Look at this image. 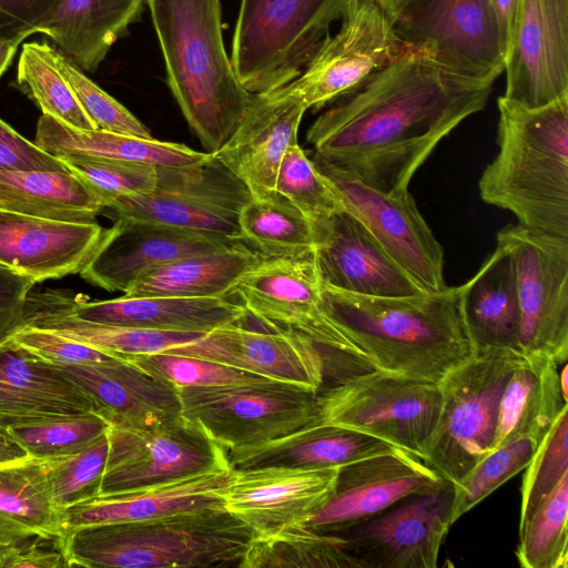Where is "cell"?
Listing matches in <instances>:
<instances>
[{
	"mask_svg": "<svg viewBox=\"0 0 568 568\" xmlns=\"http://www.w3.org/2000/svg\"><path fill=\"white\" fill-rule=\"evenodd\" d=\"M495 81L410 50L314 121L312 161L382 192L407 191L437 144L486 106Z\"/></svg>",
	"mask_w": 568,
	"mask_h": 568,
	"instance_id": "1",
	"label": "cell"
},
{
	"mask_svg": "<svg viewBox=\"0 0 568 568\" xmlns=\"http://www.w3.org/2000/svg\"><path fill=\"white\" fill-rule=\"evenodd\" d=\"M321 308L379 372L438 384L477 353L464 317L462 285L368 296L322 284Z\"/></svg>",
	"mask_w": 568,
	"mask_h": 568,
	"instance_id": "2",
	"label": "cell"
},
{
	"mask_svg": "<svg viewBox=\"0 0 568 568\" xmlns=\"http://www.w3.org/2000/svg\"><path fill=\"white\" fill-rule=\"evenodd\" d=\"M498 153L479 179L481 200L518 224L568 237V97L528 109L498 99Z\"/></svg>",
	"mask_w": 568,
	"mask_h": 568,
	"instance_id": "3",
	"label": "cell"
},
{
	"mask_svg": "<svg viewBox=\"0 0 568 568\" xmlns=\"http://www.w3.org/2000/svg\"><path fill=\"white\" fill-rule=\"evenodd\" d=\"M168 83L206 153L235 131L254 94L240 83L222 40L220 0H146Z\"/></svg>",
	"mask_w": 568,
	"mask_h": 568,
	"instance_id": "4",
	"label": "cell"
},
{
	"mask_svg": "<svg viewBox=\"0 0 568 568\" xmlns=\"http://www.w3.org/2000/svg\"><path fill=\"white\" fill-rule=\"evenodd\" d=\"M255 538L224 507L85 526L62 538L68 567H239Z\"/></svg>",
	"mask_w": 568,
	"mask_h": 568,
	"instance_id": "5",
	"label": "cell"
},
{
	"mask_svg": "<svg viewBox=\"0 0 568 568\" xmlns=\"http://www.w3.org/2000/svg\"><path fill=\"white\" fill-rule=\"evenodd\" d=\"M352 0H241L231 62L252 94L297 78Z\"/></svg>",
	"mask_w": 568,
	"mask_h": 568,
	"instance_id": "6",
	"label": "cell"
},
{
	"mask_svg": "<svg viewBox=\"0 0 568 568\" xmlns=\"http://www.w3.org/2000/svg\"><path fill=\"white\" fill-rule=\"evenodd\" d=\"M521 357L511 348L478 351L439 383L442 406L420 460L457 483L491 450L504 388Z\"/></svg>",
	"mask_w": 568,
	"mask_h": 568,
	"instance_id": "7",
	"label": "cell"
},
{
	"mask_svg": "<svg viewBox=\"0 0 568 568\" xmlns=\"http://www.w3.org/2000/svg\"><path fill=\"white\" fill-rule=\"evenodd\" d=\"M318 392L264 377L179 388L182 416L226 452L260 445L322 422Z\"/></svg>",
	"mask_w": 568,
	"mask_h": 568,
	"instance_id": "8",
	"label": "cell"
},
{
	"mask_svg": "<svg viewBox=\"0 0 568 568\" xmlns=\"http://www.w3.org/2000/svg\"><path fill=\"white\" fill-rule=\"evenodd\" d=\"M321 419L347 427L422 458L437 423L438 384L376 369L354 373L318 392Z\"/></svg>",
	"mask_w": 568,
	"mask_h": 568,
	"instance_id": "9",
	"label": "cell"
},
{
	"mask_svg": "<svg viewBox=\"0 0 568 568\" xmlns=\"http://www.w3.org/2000/svg\"><path fill=\"white\" fill-rule=\"evenodd\" d=\"M341 27L328 36L301 74L282 87L320 109L357 90L408 48L378 0H352Z\"/></svg>",
	"mask_w": 568,
	"mask_h": 568,
	"instance_id": "10",
	"label": "cell"
},
{
	"mask_svg": "<svg viewBox=\"0 0 568 568\" xmlns=\"http://www.w3.org/2000/svg\"><path fill=\"white\" fill-rule=\"evenodd\" d=\"M234 293L262 323L296 329L326 354L373 369L365 354L322 312V282L314 250L295 256L262 257L240 277Z\"/></svg>",
	"mask_w": 568,
	"mask_h": 568,
	"instance_id": "11",
	"label": "cell"
},
{
	"mask_svg": "<svg viewBox=\"0 0 568 568\" xmlns=\"http://www.w3.org/2000/svg\"><path fill=\"white\" fill-rule=\"evenodd\" d=\"M497 243L511 254L520 310L519 351L568 358V237L508 224Z\"/></svg>",
	"mask_w": 568,
	"mask_h": 568,
	"instance_id": "12",
	"label": "cell"
},
{
	"mask_svg": "<svg viewBox=\"0 0 568 568\" xmlns=\"http://www.w3.org/2000/svg\"><path fill=\"white\" fill-rule=\"evenodd\" d=\"M230 468L226 450L183 416L145 430L111 426L100 495L131 493Z\"/></svg>",
	"mask_w": 568,
	"mask_h": 568,
	"instance_id": "13",
	"label": "cell"
},
{
	"mask_svg": "<svg viewBox=\"0 0 568 568\" xmlns=\"http://www.w3.org/2000/svg\"><path fill=\"white\" fill-rule=\"evenodd\" d=\"M394 26L408 48L453 72L493 80L504 72L505 49L488 0H408Z\"/></svg>",
	"mask_w": 568,
	"mask_h": 568,
	"instance_id": "14",
	"label": "cell"
},
{
	"mask_svg": "<svg viewBox=\"0 0 568 568\" xmlns=\"http://www.w3.org/2000/svg\"><path fill=\"white\" fill-rule=\"evenodd\" d=\"M315 168L334 191L343 209L367 229L423 292L438 293L447 288L443 247L408 190L382 192L338 171L321 165Z\"/></svg>",
	"mask_w": 568,
	"mask_h": 568,
	"instance_id": "15",
	"label": "cell"
},
{
	"mask_svg": "<svg viewBox=\"0 0 568 568\" xmlns=\"http://www.w3.org/2000/svg\"><path fill=\"white\" fill-rule=\"evenodd\" d=\"M447 483L419 458L396 448L341 466L329 498L298 526L341 535L404 499L437 491Z\"/></svg>",
	"mask_w": 568,
	"mask_h": 568,
	"instance_id": "16",
	"label": "cell"
},
{
	"mask_svg": "<svg viewBox=\"0 0 568 568\" xmlns=\"http://www.w3.org/2000/svg\"><path fill=\"white\" fill-rule=\"evenodd\" d=\"M453 484L342 532L355 568H434L452 521Z\"/></svg>",
	"mask_w": 568,
	"mask_h": 568,
	"instance_id": "17",
	"label": "cell"
},
{
	"mask_svg": "<svg viewBox=\"0 0 568 568\" xmlns=\"http://www.w3.org/2000/svg\"><path fill=\"white\" fill-rule=\"evenodd\" d=\"M504 98L528 109L568 97V0H518Z\"/></svg>",
	"mask_w": 568,
	"mask_h": 568,
	"instance_id": "18",
	"label": "cell"
},
{
	"mask_svg": "<svg viewBox=\"0 0 568 568\" xmlns=\"http://www.w3.org/2000/svg\"><path fill=\"white\" fill-rule=\"evenodd\" d=\"M165 353L200 357L316 390L324 382L325 352L306 335L292 328L263 332L234 323Z\"/></svg>",
	"mask_w": 568,
	"mask_h": 568,
	"instance_id": "19",
	"label": "cell"
},
{
	"mask_svg": "<svg viewBox=\"0 0 568 568\" xmlns=\"http://www.w3.org/2000/svg\"><path fill=\"white\" fill-rule=\"evenodd\" d=\"M338 468L233 470L220 496L227 511L245 523L255 537H264L302 525L317 511L333 493Z\"/></svg>",
	"mask_w": 568,
	"mask_h": 568,
	"instance_id": "20",
	"label": "cell"
},
{
	"mask_svg": "<svg viewBox=\"0 0 568 568\" xmlns=\"http://www.w3.org/2000/svg\"><path fill=\"white\" fill-rule=\"evenodd\" d=\"M237 243L241 242L119 217L104 230L80 275L108 292L125 293L141 274L153 267Z\"/></svg>",
	"mask_w": 568,
	"mask_h": 568,
	"instance_id": "21",
	"label": "cell"
},
{
	"mask_svg": "<svg viewBox=\"0 0 568 568\" xmlns=\"http://www.w3.org/2000/svg\"><path fill=\"white\" fill-rule=\"evenodd\" d=\"M312 229L323 285L368 296L424 293L346 210L333 212Z\"/></svg>",
	"mask_w": 568,
	"mask_h": 568,
	"instance_id": "22",
	"label": "cell"
},
{
	"mask_svg": "<svg viewBox=\"0 0 568 568\" xmlns=\"http://www.w3.org/2000/svg\"><path fill=\"white\" fill-rule=\"evenodd\" d=\"M306 110L301 99L282 88L254 94L235 131L213 155L244 182L252 197L272 195L285 152L298 143Z\"/></svg>",
	"mask_w": 568,
	"mask_h": 568,
	"instance_id": "23",
	"label": "cell"
},
{
	"mask_svg": "<svg viewBox=\"0 0 568 568\" xmlns=\"http://www.w3.org/2000/svg\"><path fill=\"white\" fill-rule=\"evenodd\" d=\"M99 414L83 387L14 344L0 341V426L28 427Z\"/></svg>",
	"mask_w": 568,
	"mask_h": 568,
	"instance_id": "24",
	"label": "cell"
},
{
	"mask_svg": "<svg viewBox=\"0 0 568 568\" xmlns=\"http://www.w3.org/2000/svg\"><path fill=\"white\" fill-rule=\"evenodd\" d=\"M103 232L97 222H59L0 209V265L36 283L77 274Z\"/></svg>",
	"mask_w": 568,
	"mask_h": 568,
	"instance_id": "25",
	"label": "cell"
},
{
	"mask_svg": "<svg viewBox=\"0 0 568 568\" xmlns=\"http://www.w3.org/2000/svg\"><path fill=\"white\" fill-rule=\"evenodd\" d=\"M58 368L85 389L111 426L145 430L182 417L179 388L130 361Z\"/></svg>",
	"mask_w": 568,
	"mask_h": 568,
	"instance_id": "26",
	"label": "cell"
},
{
	"mask_svg": "<svg viewBox=\"0 0 568 568\" xmlns=\"http://www.w3.org/2000/svg\"><path fill=\"white\" fill-rule=\"evenodd\" d=\"M71 312L79 318L164 332L209 333L240 323L247 311L226 297L126 296L90 302L65 291Z\"/></svg>",
	"mask_w": 568,
	"mask_h": 568,
	"instance_id": "27",
	"label": "cell"
},
{
	"mask_svg": "<svg viewBox=\"0 0 568 568\" xmlns=\"http://www.w3.org/2000/svg\"><path fill=\"white\" fill-rule=\"evenodd\" d=\"M232 474L230 468L131 493L95 496L63 510L64 531L224 507L220 490L230 481Z\"/></svg>",
	"mask_w": 568,
	"mask_h": 568,
	"instance_id": "28",
	"label": "cell"
},
{
	"mask_svg": "<svg viewBox=\"0 0 568 568\" xmlns=\"http://www.w3.org/2000/svg\"><path fill=\"white\" fill-rule=\"evenodd\" d=\"M394 449L396 447L364 433L318 422L266 443L226 453L233 470L270 466L323 469Z\"/></svg>",
	"mask_w": 568,
	"mask_h": 568,
	"instance_id": "29",
	"label": "cell"
},
{
	"mask_svg": "<svg viewBox=\"0 0 568 568\" xmlns=\"http://www.w3.org/2000/svg\"><path fill=\"white\" fill-rule=\"evenodd\" d=\"M463 312L477 352L519 351L520 310L517 275L510 252L501 244L462 285Z\"/></svg>",
	"mask_w": 568,
	"mask_h": 568,
	"instance_id": "30",
	"label": "cell"
},
{
	"mask_svg": "<svg viewBox=\"0 0 568 568\" xmlns=\"http://www.w3.org/2000/svg\"><path fill=\"white\" fill-rule=\"evenodd\" d=\"M143 0H61L37 27L84 71L94 72L136 21Z\"/></svg>",
	"mask_w": 568,
	"mask_h": 568,
	"instance_id": "31",
	"label": "cell"
},
{
	"mask_svg": "<svg viewBox=\"0 0 568 568\" xmlns=\"http://www.w3.org/2000/svg\"><path fill=\"white\" fill-rule=\"evenodd\" d=\"M566 405L559 364L546 354L521 353L500 398L491 449L524 437L540 443Z\"/></svg>",
	"mask_w": 568,
	"mask_h": 568,
	"instance_id": "32",
	"label": "cell"
},
{
	"mask_svg": "<svg viewBox=\"0 0 568 568\" xmlns=\"http://www.w3.org/2000/svg\"><path fill=\"white\" fill-rule=\"evenodd\" d=\"M34 143L58 159H105L154 166L192 164L210 154L154 138L78 129L48 114H42L38 121Z\"/></svg>",
	"mask_w": 568,
	"mask_h": 568,
	"instance_id": "33",
	"label": "cell"
},
{
	"mask_svg": "<svg viewBox=\"0 0 568 568\" xmlns=\"http://www.w3.org/2000/svg\"><path fill=\"white\" fill-rule=\"evenodd\" d=\"M57 458L30 456L0 467V542L64 537L63 510L50 478Z\"/></svg>",
	"mask_w": 568,
	"mask_h": 568,
	"instance_id": "34",
	"label": "cell"
},
{
	"mask_svg": "<svg viewBox=\"0 0 568 568\" xmlns=\"http://www.w3.org/2000/svg\"><path fill=\"white\" fill-rule=\"evenodd\" d=\"M262 256L241 242L227 248L182 257L141 274L123 295L226 297Z\"/></svg>",
	"mask_w": 568,
	"mask_h": 568,
	"instance_id": "35",
	"label": "cell"
},
{
	"mask_svg": "<svg viewBox=\"0 0 568 568\" xmlns=\"http://www.w3.org/2000/svg\"><path fill=\"white\" fill-rule=\"evenodd\" d=\"M0 209L59 222L92 223L104 206L69 171L0 170Z\"/></svg>",
	"mask_w": 568,
	"mask_h": 568,
	"instance_id": "36",
	"label": "cell"
},
{
	"mask_svg": "<svg viewBox=\"0 0 568 568\" xmlns=\"http://www.w3.org/2000/svg\"><path fill=\"white\" fill-rule=\"evenodd\" d=\"M241 239L262 257L295 256L314 250L310 221L277 192L252 197L239 212Z\"/></svg>",
	"mask_w": 568,
	"mask_h": 568,
	"instance_id": "37",
	"label": "cell"
},
{
	"mask_svg": "<svg viewBox=\"0 0 568 568\" xmlns=\"http://www.w3.org/2000/svg\"><path fill=\"white\" fill-rule=\"evenodd\" d=\"M355 568L346 539L293 526L255 537L240 568Z\"/></svg>",
	"mask_w": 568,
	"mask_h": 568,
	"instance_id": "38",
	"label": "cell"
},
{
	"mask_svg": "<svg viewBox=\"0 0 568 568\" xmlns=\"http://www.w3.org/2000/svg\"><path fill=\"white\" fill-rule=\"evenodd\" d=\"M119 219L159 224L243 242L239 214L220 211L173 194L152 191L123 195L105 207Z\"/></svg>",
	"mask_w": 568,
	"mask_h": 568,
	"instance_id": "39",
	"label": "cell"
},
{
	"mask_svg": "<svg viewBox=\"0 0 568 568\" xmlns=\"http://www.w3.org/2000/svg\"><path fill=\"white\" fill-rule=\"evenodd\" d=\"M154 191L235 214L252 199L244 182L213 154L192 164L156 166Z\"/></svg>",
	"mask_w": 568,
	"mask_h": 568,
	"instance_id": "40",
	"label": "cell"
},
{
	"mask_svg": "<svg viewBox=\"0 0 568 568\" xmlns=\"http://www.w3.org/2000/svg\"><path fill=\"white\" fill-rule=\"evenodd\" d=\"M54 51L47 42L23 43L17 67L19 87L37 102L42 114L78 129L94 130L60 72Z\"/></svg>",
	"mask_w": 568,
	"mask_h": 568,
	"instance_id": "41",
	"label": "cell"
},
{
	"mask_svg": "<svg viewBox=\"0 0 568 568\" xmlns=\"http://www.w3.org/2000/svg\"><path fill=\"white\" fill-rule=\"evenodd\" d=\"M568 473L519 527L516 550L524 568L568 567Z\"/></svg>",
	"mask_w": 568,
	"mask_h": 568,
	"instance_id": "42",
	"label": "cell"
},
{
	"mask_svg": "<svg viewBox=\"0 0 568 568\" xmlns=\"http://www.w3.org/2000/svg\"><path fill=\"white\" fill-rule=\"evenodd\" d=\"M539 442L519 438L491 449L453 484V525L504 483L527 467Z\"/></svg>",
	"mask_w": 568,
	"mask_h": 568,
	"instance_id": "43",
	"label": "cell"
},
{
	"mask_svg": "<svg viewBox=\"0 0 568 568\" xmlns=\"http://www.w3.org/2000/svg\"><path fill=\"white\" fill-rule=\"evenodd\" d=\"M568 473V405H566L539 443L526 467L520 487L521 527Z\"/></svg>",
	"mask_w": 568,
	"mask_h": 568,
	"instance_id": "44",
	"label": "cell"
},
{
	"mask_svg": "<svg viewBox=\"0 0 568 568\" xmlns=\"http://www.w3.org/2000/svg\"><path fill=\"white\" fill-rule=\"evenodd\" d=\"M275 191L297 207L311 225L343 209L334 191L298 143L290 146L283 156Z\"/></svg>",
	"mask_w": 568,
	"mask_h": 568,
	"instance_id": "45",
	"label": "cell"
},
{
	"mask_svg": "<svg viewBox=\"0 0 568 568\" xmlns=\"http://www.w3.org/2000/svg\"><path fill=\"white\" fill-rule=\"evenodd\" d=\"M69 172L77 176L103 204L123 195L154 191L156 166L105 159L61 158Z\"/></svg>",
	"mask_w": 568,
	"mask_h": 568,
	"instance_id": "46",
	"label": "cell"
},
{
	"mask_svg": "<svg viewBox=\"0 0 568 568\" xmlns=\"http://www.w3.org/2000/svg\"><path fill=\"white\" fill-rule=\"evenodd\" d=\"M54 58L94 130L152 138L150 130L136 116L87 77L70 58L58 50L54 51Z\"/></svg>",
	"mask_w": 568,
	"mask_h": 568,
	"instance_id": "47",
	"label": "cell"
},
{
	"mask_svg": "<svg viewBox=\"0 0 568 568\" xmlns=\"http://www.w3.org/2000/svg\"><path fill=\"white\" fill-rule=\"evenodd\" d=\"M111 424L90 413L74 418L10 428L32 457L55 458L78 453L105 434Z\"/></svg>",
	"mask_w": 568,
	"mask_h": 568,
	"instance_id": "48",
	"label": "cell"
},
{
	"mask_svg": "<svg viewBox=\"0 0 568 568\" xmlns=\"http://www.w3.org/2000/svg\"><path fill=\"white\" fill-rule=\"evenodd\" d=\"M108 453L109 430L84 449L57 458L50 478L62 510L100 495Z\"/></svg>",
	"mask_w": 568,
	"mask_h": 568,
	"instance_id": "49",
	"label": "cell"
},
{
	"mask_svg": "<svg viewBox=\"0 0 568 568\" xmlns=\"http://www.w3.org/2000/svg\"><path fill=\"white\" fill-rule=\"evenodd\" d=\"M129 361L178 388L221 386L261 378L209 359L165 352L138 355Z\"/></svg>",
	"mask_w": 568,
	"mask_h": 568,
	"instance_id": "50",
	"label": "cell"
},
{
	"mask_svg": "<svg viewBox=\"0 0 568 568\" xmlns=\"http://www.w3.org/2000/svg\"><path fill=\"white\" fill-rule=\"evenodd\" d=\"M8 336L18 346L55 367L129 361L85 343L34 326H20Z\"/></svg>",
	"mask_w": 568,
	"mask_h": 568,
	"instance_id": "51",
	"label": "cell"
},
{
	"mask_svg": "<svg viewBox=\"0 0 568 568\" xmlns=\"http://www.w3.org/2000/svg\"><path fill=\"white\" fill-rule=\"evenodd\" d=\"M0 170L69 171L60 159L28 141L1 119Z\"/></svg>",
	"mask_w": 568,
	"mask_h": 568,
	"instance_id": "52",
	"label": "cell"
},
{
	"mask_svg": "<svg viewBox=\"0 0 568 568\" xmlns=\"http://www.w3.org/2000/svg\"><path fill=\"white\" fill-rule=\"evenodd\" d=\"M61 0H0V36L16 37L37 32Z\"/></svg>",
	"mask_w": 568,
	"mask_h": 568,
	"instance_id": "53",
	"label": "cell"
},
{
	"mask_svg": "<svg viewBox=\"0 0 568 568\" xmlns=\"http://www.w3.org/2000/svg\"><path fill=\"white\" fill-rule=\"evenodd\" d=\"M36 282L0 265V341L18 326L27 295Z\"/></svg>",
	"mask_w": 568,
	"mask_h": 568,
	"instance_id": "54",
	"label": "cell"
},
{
	"mask_svg": "<svg viewBox=\"0 0 568 568\" xmlns=\"http://www.w3.org/2000/svg\"><path fill=\"white\" fill-rule=\"evenodd\" d=\"M67 559L60 537L33 536L16 544L7 568H65Z\"/></svg>",
	"mask_w": 568,
	"mask_h": 568,
	"instance_id": "55",
	"label": "cell"
},
{
	"mask_svg": "<svg viewBox=\"0 0 568 568\" xmlns=\"http://www.w3.org/2000/svg\"><path fill=\"white\" fill-rule=\"evenodd\" d=\"M488 2L496 17L506 55L515 24L518 0H488Z\"/></svg>",
	"mask_w": 568,
	"mask_h": 568,
	"instance_id": "56",
	"label": "cell"
},
{
	"mask_svg": "<svg viewBox=\"0 0 568 568\" xmlns=\"http://www.w3.org/2000/svg\"><path fill=\"white\" fill-rule=\"evenodd\" d=\"M30 457L10 429L0 426V467Z\"/></svg>",
	"mask_w": 568,
	"mask_h": 568,
	"instance_id": "57",
	"label": "cell"
},
{
	"mask_svg": "<svg viewBox=\"0 0 568 568\" xmlns=\"http://www.w3.org/2000/svg\"><path fill=\"white\" fill-rule=\"evenodd\" d=\"M32 32H24L16 37H1L0 36V78L7 71L11 64L13 57L16 55L19 45L30 36Z\"/></svg>",
	"mask_w": 568,
	"mask_h": 568,
	"instance_id": "58",
	"label": "cell"
},
{
	"mask_svg": "<svg viewBox=\"0 0 568 568\" xmlns=\"http://www.w3.org/2000/svg\"><path fill=\"white\" fill-rule=\"evenodd\" d=\"M385 11L395 21L408 0H378Z\"/></svg>",
	"mask_w": 568,
	"mask_h": 568,
	"instance_id": "59",
	"label": "cell"
},
{
	"mask_svg": "<svg viewBox=\"0 0 568 568\" xmlns=\"http://www.w3.org/2000/svg\"><path fill=\"white\" fill-rule=\"evenodd\" d=\"M16 550V544L0 542V568H7Z\"/></svg>",
	"mask_w": 568,
	"mask_h": 568,
	"instance_id": "60",
	"label": "cell"
},
{
	"mask_svg": "<svg viewBox=\"0 0 568 568\" xmlns=\"http://www.w3.org/2000/svg\"><path fill=\"white\" fill-rule=\"evenodd\" d=\"M559 386L562 394V397L566 402H568V365L567 363L562 364L561 369H559Z\"/></svg>",
	"mask_w": 568,
	"mask_h": 568,
	"instance_id": "61",
	"label": "cell"
}]
</instances>
